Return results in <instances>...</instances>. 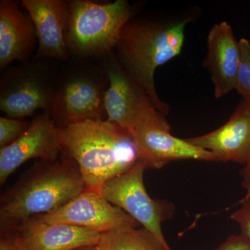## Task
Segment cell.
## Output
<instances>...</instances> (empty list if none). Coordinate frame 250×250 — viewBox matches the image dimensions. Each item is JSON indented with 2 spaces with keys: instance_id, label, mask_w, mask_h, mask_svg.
Returning <instances> with one entry per match:
<instances>
[{
  "instance_id": "30bf717a",
  "label": "cell",
  "mask_w": 250,
  "mask_h": 250,
  "mask_svg": "<svg viewBox=\"0 0 250 250\" xmlns=\"http://www.w3.org/2000/svg\"><path fill=\"white\" fill-rule=\"evenodd\" d=\"M62 151V129L50 113L44 112L31 121L29 129L17 141L0 148V184L3 185L27 161L41 159L54 163Z\"/></svg>"
},
{
  "instance_id": "4fadbf2b",
  "label": "cell",
  "mask_w": 250,
  "mask_h": 250,
  "mask_svg": "<svg viewBox=\"0 0 250 250\" xmlns=\"http://www.w3.org/2000/svg\"><path fill=\"white\" fill-rule=\"evenodd\" d=\"M4 233L11 235L22 250H75L95 246L102 234L72 225L45 223L38 216Z\"/></svg>"
},
{
  "instance_id": "8fae6325",
  "label": "cell",
  "mask_w": 250,
  "mask_h": 250,
  "mask_svg": "<svg viewBox=\"0 0 250 250\" xmlns=\"http://www.w3.org/2000/svg\"><path fill=\"white\" fill-rule=\"evenodd\" d=\"M166 120L140 125L131 136L147 168L161 169L172 161H216L212 153L172 135Z\"/></svg>"
},
{
  "instance_id": "7a4b0ae2",
  "label": "cell",
  "mask_w": 250,
  "mask_h": 250,
  "mask_svg": "<svg viewBox=\"0 0 250 250\" xmlns=\"http://www.w3.org/2000/svg\"><path fill=\"white\" fill-rule=\"evenodd\" d=\"M61 129L62 151L76 163L87 188L98 191L142 161L132 136L106 120H89Z\"/></svg>"
},
{
  "instance_id": "603a6c76",
  "label": "cell",
  "mask_w": 250,
  "mask_h": 250,
  "mask_svg": "<svg viewBox=\"0 0 250 250\" xmlns=\"http://www.w3.org/2000/svg\"><path fill=\"white\" fill-rule=\"evenodd\" d=\"M0 250H22L15 243L12 236L7 233L1 232L0 238Z\"/></svg>"
},
{
  "instance_id": "5b68a950",
  "label": "cell",
  "mask_w": 250,
  "mask_h": 250,
  "mask_svg": "<svg viewBox=\"0 0 250 250\" xmlns=\"http://www.w3.org/2000/svg\"><path fill=\"white\" fill-rule=\"evenodd\" d=\"M107 87V77L103 65L70 67L57 82L51 111L52 120L60 129L89 120H104V97Z\"/></svg>"
},
{
  "instance_id": "cb8c5ba5",
  "label": "cell",
  "mask_w": 250,
  "mask_h": 250,
  "mask_svg": "<svg viewBox=\"0 0 250 250\" xmlns=\"http://www.w3.org/2000/svg\"><path fill=\"white\" fill-rule=\"evenodd\" d=\"M75 250H95L94 246L82 247Z\"/></svg>"
},
{
  "instance_id": "9a60e30c",
  "label": "cell",
  "mask_w": 250,
  "mask_h": 250,
  "mask_svg": "<svg viewBox=\"0 0 250 250\" xmlns=\"http://www.w3.org/2000/svg\"><path fill=\"white\" fill-rule=\"evenodd\" d=\"M241 62L239 41L226 21L215 24L207 36V52L203 65L210 74L215 98L236 88Z\"/></svg>"
},
{
  "instance_id": "9c48e42d",
  "label": "cell",
  "mask_w": 250,
  "mask_h": 250,
  "mask_svg": "<svg viewBox=\"0 0 250 250\" xmlns=\"http://www.w3.org/2000/svg\"><path fill=\"white\" fill-rule=\"evenodd\" d=\"M37 216L45 223L72 225L100 233L140 226L132 217L112 205L100 192L88 188L59 210Z\"/></svg>"
},
{
  "instance_id": "7c38bea8",
  "label": "cell",
  "mask_w": 250,
  "mask_h": 250,
  "mask_svg": "<svg viewBox=\"0 0 250 250\" xmlns=\"http://www.w3.org/2000/svg\"><path fill=\"white\" fill-rule=\"evenodd\" d=\"M23 7L32 18L38 39L34 60L53 59L65 62L70 52L66 43L70 11L63 0H23Z\"/></svg>"
},
{
  "instance_id": "d6986e66",
  "label": "cell",
  "mask_w": 250,
  "mask_h": 250,
  "mask_svg": "<svg viewBox=\"0 0 250 250\" xmlns=\"http://www.w3.org/2000/svg\"><path fill=\"white\" fill-rule=\"evenodd\" d=\"M31 122L24 119L0 118V148L12 144L21 138L30 126Z\"/></svg>"
},
{
  "instance_id": "44dd1931",
  "label": "cell",
  "mask_w": 250,
  "mask_h": 250,
  "mask_svg": "<svg viewBox=\"0 0 250 250\" xmlns=\"http://www.w3.org/2000/svg\"><path fill=\"white\" fill-rule=\"evenodd\" d=\"M213 250H250V240L241 233L231 235Z\"/></svg>"
},
{
  "instance_id": "ba28073f",
  "label": "cell",
  "mask_w": 250,
  "mask_h": 250,
  "mask_svg": "<svg viewBox=\"0 0 250 250\" xmlns=\"http://www.w3.org/2000/svg\"><path fill=\"white\" fill-rule=\"evenodd\" d=\"M57 82L36 62L10 70L0 82V110L8 118L24 119L37 110L51 114Z\"/></svg>"
},
{
  "instance_id": "3957f363",
  "label": "cell",
  "mask_w": 250,
  "mask_h": 250,
  "mask_svg": "<svg viewBox=\"0 0 250 250\" xmlns=\"http://www.w3.org/2000/svg\"><path fill=\"white\" fill-rule=\"evenodd\" d=\"M86 189L78 166L70 158L36 164L1 197V232L33 217L59 210Z\"/></svg>"
},
{
  "instance_id": "2e32d148",
  "label": "cell",
  "mask_w": 250,
  "mask_h": 250,
  "mask_svg": "<svg viewBox=\"0 0 250 250\" xmlns=\"http://www.w3.org/2000/svg\"><path fill=\"white\" fill-rule=\"evenodd\" d=\"M38 43L34 22L14 0L0 1V69L15 61L27 62Z\"/></svg>"
},
{
  "instance_id": "7402d4cb",
  "label": "cell",
  "mask_w": 250,
  "mask_h": 250,
  "mask_svg": "<svg viewBox=\"0 0 250 250\" xmlns=\"http://www.w3.org/2000/svg\"><path fill=\"white\" fill-rule=\"evenodd\" d=\"M242 177H243L242 187L246 192V195L241 200V201H243V200H248L250 198V156L249 160L248 161L245 165L244 168L242 171Z\"/></svg>"
},
{
  "instance_id": "277c9868",
  "label": "cell",
  "mask_w": 250,
  "mask_h": 250,
  "mask_svg": "<svg viewBox=\"0 0 250 250\" xmlns=\"http://www.w3.org/2000/svg\"><path fill=\"white\" fill-rule=\"evenodd\" d=\"M66 43L70 54L82 59L103 58L113 52L123 28L136 16L126 0L98 3L71 0Z\"/></svg>"
},
{
  "instance_id": "5bb4252c",
  "label": "cell",
  "mask_w": 250,
  "mask_h": 250,
  "mask_svg": "<svg viewBox=\"0 0 250 250\" xmlns=\"http://www.w3.org/2000/svg\"><path fill=\"white\" fill-rule=\"evenodd\" d=\"M185 139L212 153L216 161L246 165L250 156V103L242 100L228 121L218 129Z\"/></svg>"
},
{
  "instance_id": "6da1fadb",
  "label": "cell",
  "mask_w": 250,
  "mask_h": 250,
  "mask_svg": "<svg viewBox=\"0 0 250 250\" xmlns=\"http://www.w3.org/2000/svg\"><path fill=\"white\" fill-rule=\"evenodd\" d=\"M189 15L173 17L133 18L126 23L115 52L125 71L146 90L153 104L163 114L170 107L156 93L154 75L158 67L182 52Z\"/></svg>"
},
{
  "instance_id": "8992f818",
  "label": "cell",
  "mask_w": 250,
  "mask_h": 250,
  "mask_svg": "<svg viewBox=\"0 0 250 250\" xmlns=\"http://www.w3.org/2000/svg\"><path fill=\"white\" fill-rule=\"evenodd\" d=\"M146 169V164L141 161L125 173L108 180L98 192L149 230L167 250H172L166 241L161 225L173 216L175 207L167 200L149 196L143 179Z\"/></svg>"
},
{
  "instance_id": "ffe728a7",
  "label": "cell",
  "mask_w": 250,
  "mask_h": 250,
  "mask_svg": "<svg viewBox=\"0 0 250 250\" xmlns=\"http://www.w3.org/2000/svg\"><path fill=\"white\" fill-rule=\"evenodd\" d=\"M239 203L241 207L233 212L231 218L239 225L241 234L250 240V198Z\"/></svg>"
},
{
  "instance_id": "e0dca14e",
  "label": "cell",
  "mask_w": 250,
  "mask_h": 250,
  "mask_svg": "<svg viewBox=\"0 0 250 250\" xmlns=\"http://www.w3.org/2000/svg\"><path fill=\"white\" fill-rule=\"evenodd\" d=\"M95 250H168L147 229L125 228L102 233Z\"/></svg>"
},
{
  "instance_id": "ac0fdd59",
  "label": "cell",
  "mask_w": 250,
  "mask_h": 250,
  "mask_svg": "<svg viewBox=\"0 0 250 250\" xmlns=\"http://www.w3.org/2000/svg\"><path fill=\"white\" fill-rule=\"evenodd\" d=\"M241 62L237 75L235 90L243 100L250 103V41L246 39L239 40Z\"/></svg>"
},
{
  "instance_id": "52a82bcc",
  "label": "cell",
  "mask_w": 250,
  "mask_h": 250,
  "mask_svg": "<svg viewBox=\"0 0 250 250\" xmlns=\"http://www.w3.org/2000/svg\"><path fill=\"white\" fill-rule=\"evenodd\" d=\"M103 59L101 65L108 80L104 97L106 121L131 134L140 125L166 119L146 90L125 71L115 51Z\"/></svg>"
}]
</instances>
